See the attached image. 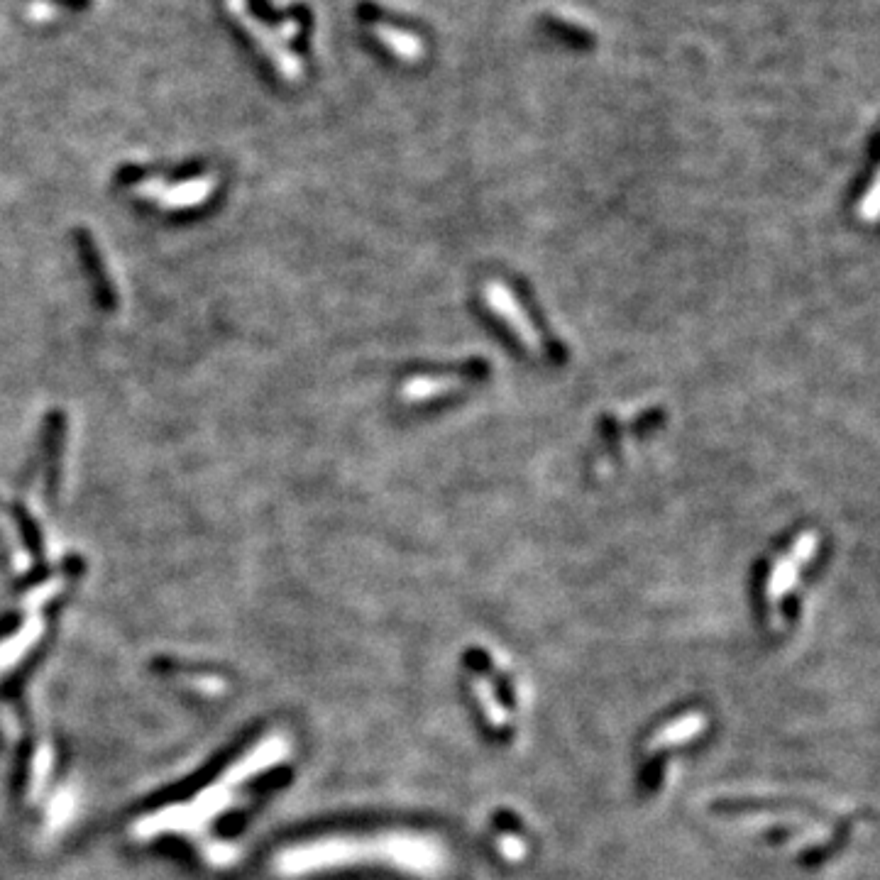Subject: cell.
Segmentation results:
<instances>
[{
	"label": "cell",
	"mask_w": 880,
	"mask_h": 880,
	"mask_svg": "<svg viewBox=\"0 0 880 880\" xmlns=\"http://www.w3.org/2000/svg\"><path fill=\"white\" fill-rule=\"evenodd\" d=\"M702 729H704V717H700V714H682L680 719L665 724L663 729H658L656 734H653V739L648 741V753L663 751V748L668 746H678L682 741L687 744V741H692L695 736H700Z\"/></svg>",
	"instance_id": "3957f363"
},
{
	"label": "cell",
	"mask_w": 880,
	"mask_h": 880,
	"mask_svg": "<svg viewBox=\"0 0 880 880\" xmlns=\"http://www.w3.org/2000/svg\"><path fill=\"white\" fill-rule=\"evenodd\" d=\"M482 301L484 306L492 308L494 316H497L499 321L514 333V338L519 340L528 352H533V355H543V352H546L541 335H538V330L533 328L531 318L526 316L524 308H521L519 301H516L514 291H511L509 286L497 282V279H494V282H487L482 286Z\"/></svg>",
	"instance_id": "7a4b0ae2"
},
{
	"label": "cell",
	"mask_w": 880,
	"mask_h": 880,
	"mask_svg": "<svg viewBox=\"0 0 880 880\" xmlns=\"http://www.w3.org/2000/svg\"><path fill=\"white\" fill-rule=\"evenodd\" d=\"M817 543L819 538L814 531L800 533L788 553H785L783 558L775 560V565L770 568L766 580V604L770 612H775L778 604L795 590L797 580H800V572L805 570V565L817 555Z\"/></svg>",
	"instance_id": "6da1fadb"
},
{
	"label": "cell",
	"mask_w": 880,
	"mask_h": 880,
	"mask_svg": "<svg viewBox=\"0 0 880 880\" xmlns=\"http://www.w3.org/2000/svg\"><path fill=\"white\" fill-rule=\"evenodd\" d=\"M460 387H462L460 377H416L404 384V392H401V396H404L406 401L421 404V401H433L438 399V396L458 392Z\"/></svg>",
	"instance_id": "277c9868"
},
{
	"label": "cell",
	"mask_w": 880,
	"mask_h": 880,
	"mask_svg": "<svg viewBox=\"0 0 880 880\" xmlns=\"http://www.w3.org/2000/svg\"><path fill=\"white\" fill-rule=\"evenodd\" d=\"M876 211H878V194H876V179H873L871 189H868V194L863 196V203L858 206V213H861L868 223H873V220H876Z\"/></svg>",
	"instance_id": "5b68a950"
}]
</instances>
